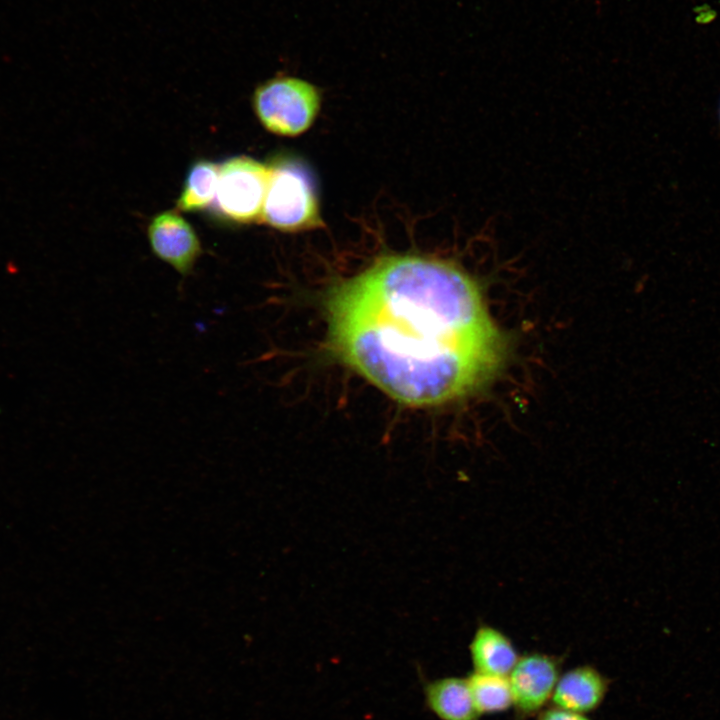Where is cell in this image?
Returning <instances> with one entry per match:
<instances>
[{
  "label": "cell",
  "instance_id": "8",
  "mask_svg": "<svg viewBox=\"0 0 720 720\" xmlns=\"http://www.w3.org/2000/svg\"><path fill=\"white\" fill-rule=\"evenodd\" d=\"M473 672L508 676L519 654L512 641L491 626H480L469 645Z\"/></svg>",
  "mask_w": 720,
  "mask_h": 720
},
{
  "label": "cell",
  "instance_id": "4",
  "mask_svg": "<svg viewBox=\"0 0 720 720\" xmlns=\"http://www.w3.org/2000/svg\"><path fill=\"white\" fill-rule=\"evenodd\" d=\"M269 174V165L247 156H235L219 165L214 199L219 214L239 224L261 220Z\"/></svg>",
  "mask_w": 720,
  "mask_h": 720
},
{
  "label": "cell",
  "instance_id": "10",
  "mask_svg": "<svg viewBox=\"0 0 720 720\" xmlns=\"http://www.w3.org/2000/svg\"><path fill=\"white\" fill-rule=\"evenodd\" d=\"M466 680L480 716L500 714L512 709L513 699L508 676L472 671Z\"/></svg>",
  "mask_w": 720,
  "mask_h": 720
},
{
  "label": "cell",
  "instance_id": "13",
  "mask_svg": "<svg viewBox=\"0 0 720 720\" xmlns=\"http://www.w3.org/2000/svg\"><path fill=\"white\" fill-rule=\"evenodd\" d=\"M717 121H718V127H719V132H720V100H719V104H718V108H717Z\"/></svg>",
  "mask_w": 720,
  "mask_h": 720
},
{
  "label": "cell",
  "instance_id": "7",
  "mask_svg": "<svg viewBox=\"0 0 720 720\" xmlns=\"http://www.w3.org/2000/svg\"><path fill=\"white\" fill-rule=\"evenodd\" d=\"M611 680L592 665H578L562 672L551 705L586 714L596 711L605 701Z\"/></svg>",
  "mask_w": 720,
  "mask_h": 720
},
{
  "label": "cell",
  "instance_id": "9",
  "mask_svg": "<svg viewBox=\"0 0 720 720\" xmlns=\"http://www.w3.org/2000/svg\"><path fill=\"white\" fill-rule=\"evenodd\" d=\"M424 695L428 708L440 720H480L466 678L433 680L425 686Z\"/></svg>",
  "mask_w": 720,
  "mask_h": 720
},
{
  "label": "cell",
  "instance_id": "3",
  "mask_svg": "<svg viewBox=\"0 0 720 720\" xmlns=\"http://www.w3.org/2000/svg\"><path fill=\"white\" fill-rule=\"evenodd\" d=\"M321 97L318 89L294 77H276L257 87L255 113L262 125L281 136H297L313 124Z\"/></svg>",
  "mask_w": 720,
  "mask_h": 720
},
{
  "label": "cell",
  "instance_id": "5",
  "mask_svg": "<svg viewBox=\"0 0 720 720\" xmlns=\"http://www.w3.org/2000/svg\"><path fill=\"white\" fill-rule=\"evenodd\" d=\"M562 673L560 658L532 652L520 655L508 680L512 692L514 720H529L551 705Z\"/></svg>",
  "mask_w": 720,
  "mask_h": 720
},
{
  "label": "cell",
  "instance_id": "2",
  "mask_svg": "<svg viewBox=\"0 0 720 720\" xmlns=\"http://www.w3.org/2000/svg\"><path fill=\"white\" fill-rule=\"evenodd\" d=\"M270 174L261 220L284 232L320 227L323 222L310 171L299 160L278 158Z\"/></svg>",
  "mask_w": 720,
  "mask_h": 720
},
{
  "label": "cell",
  "instance_id": "11",
  "mask_svg": "<svg viewBox=\"0 0 720 720\" xmlns=\"http://www.w3.org/2000/svg\"><path fill=\"white\" fill-rule=\"evenodd\" d=\"M219 165L208 160L195 162L188 171L177 201L180 210L194 212L206 208L215 199Z\"/></svg>",
  "mask_w": 720,
  "mask_h": 720
},
{
  "label": "cell",
  "instance_id": "6",
  "mask_svg": "<svg viewBox=\"0 0 720 720\" xmlns=\"http://www.w3.org/2000/svg\"><path fill=\"white\" fill-rule=\"evenodd\" d=\"M148 240L155 256L183 277L191 274L201 255L197 234L175 211H164L152 219Z\"/></svg>",
  "mask_w": 720,
  "mask_h": 720
},
{
  "label": "cell",
  "instance_id": "1",
  "mask_svg": "<svg viewBox=\"0 0 720 720\" xmlns=\"http://www.w3.org/2000/svg\"><path fill=\"white\" fill-rule=\"evenodd\" d=\"M337 355L410 406L455 400L486 382L505 343L476 281L455 263L380 258L339 284L328 301Z\"/></svg>",
  "mask_w": 720,
  "mask_h": 720
},
{
  "label": "cell",
  "instance_id": "12",
  "mask_svg": "<svg viewBox=\"0 0 720 720\" xmlns=\"http://www.w3.org/2000/svg\"><path fill=\"white\" fill-rule=\"evenodd\" d=\"M536 720H593L586 714H581L566 709H562L553 705H549L541 711L535 718Z\"/></svg>",
  "mask_w": 720,
  "mask_h": 720
}]
</instances>
